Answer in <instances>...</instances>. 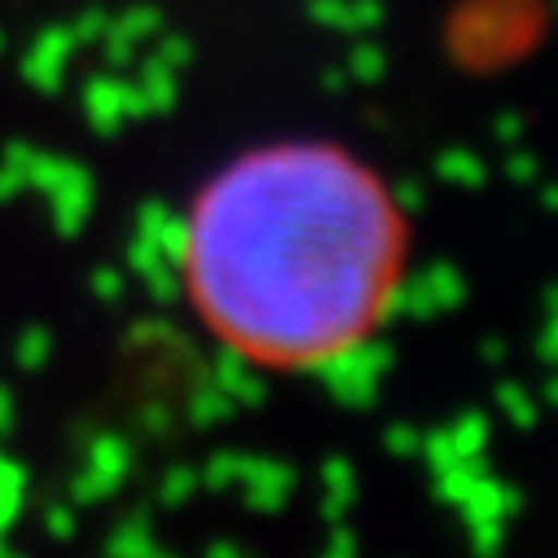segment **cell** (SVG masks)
I'll list each match as a JSON object with an SVG mask.
<instances>
[{"instance_id":"1","label":"cell","mask_w":558,"mask_h":558,"mask_svg":"<svg viewBox=\"0 0 558 558\" xmlns=\"http://www.w3.org/2000/svg\"><path fill=\"white\" fill-rule=\"evenodd\" d=\"M181 287L203 330L264 369L365 348L400 291L391 190L330 142H268L207 177L185 211Z\"/></svg>"}]
</instances>
